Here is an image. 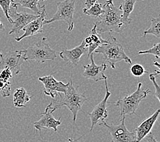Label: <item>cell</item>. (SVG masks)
<instances>
[{
    "instance_id": "e575fe53",
    "label": "cell",
    "mask_w": 160,
    "mask_h": 142,
    "mask_svg": "<svg viewBox=\"0 0 160 142\" xmlns=\"http://www.w3.org/2000/svg\"><path fill=\"white\" fill-rule=\"evenodd\" d=\"M66 142H71V139H70V138H69V139H68V141H66Z\"/></svg>"
},
{
    "instance_id": "5b68a950",
    "label": "cell",
    "mask_w": 160,
    "mask_h": 142,
    "mask_svg": "<svg viewBox=\"0 0 160 142\" xmlns=\"http://www.w3.org/2000/svg\"><path fill=\"white\" fill-rule=\"evenodd\" d=\"M56 58V51L51 48L45 37L32 47L25 49V61L33 60L38 63H44L46 61H54Z\"/></svg>"
},
{
    "instance_id": "f546056e",
    "label": "cell",
    "mask_w": 160,
    "mask_h": 142,
    "mask_svg": "<svg viewBox=\"0 0 160 142\" xmlns=\"http://www.w3.org/2000/svg\"><path fill=\"white\" fill-rule=\"evenodd\" d=\"M97 1H98V0H86L85 3L86 8H89L90 6L94 4L95 3H96Z\"/></svg>"
},
{
    "instance_id": "52a82bcc",
    "label": "cell",
    "mask_w": 160,
    "mask_h": 142,
    "mask_svg": "<svg viewBox=\"0 0 160 142\" xmlns=\"http://www.w3.org/2000/svg\"><path fill=\"white\" fill-rule=\"evenodd\" d=\"M125 116H122L120 123L117 125L112 124H108L104 120L102 121V123H100V126L107 129L111 135L112 140L110 142H136V130H134L133 131L128 130L125 124Z\"/></svg>"
},
{
    "instance_id": "7a4b0ae2",
    "label": "cell",
    "mask_w": 160,
    "mask_h": 142,
    "mask_svg": "<svg viewBox=\"0 0 160 142\" xmlns=\"http://www.w3.org/2000/svg\"><path fill=\"white\" fill-rule=\"evenodd\" d=\"M107 40L108 43L99 46L94 52L102 54L113 69L115 68V64L121 61H125L130 65L132 64L131 59L126 55L122 45L118 43L115 36L109 35Z\"/></svg>"
},
{
    "instance_id": "484cf974",
    "label": "cell",
    "mask_w": 160,
    "mask_h": 142,
    "mask_svg": "<svg viewBox=\"0 0 160 142\" xmlns=\"http://www.w3.org/2000/svg\"><path fill=\"white\" fill-rule=\"evenodd\" d=\"M12 2V0H0V7H1L2 11L3 13H4L8 21L10 24H12V21L9 17V10Z\"/></svg>"
},
{
    "instance_id": "5bb4252c",
    "label": "cell",
    "mask_w": 160,
    "mask_h": 142,
    "mask_svg": "<svg viewBox=\"0 0 160 142\" xmlns=\"http://www.w3.org/2000/svg\"><path fill=\"white\" fill-rule=\"evenodd\" d=\"M47 12H46L45 7L43 8L41 14L39 15L38 17L34 19L33 21L30 22L26 26H25L22 30H23V34L20 37H17L15 40L17 42H19L21 40L24 39L27 37H32L34 35H36L38 34L43 32V25L44 21L46 20V17H47Z\"/></svg>"
},
{
    "instance_id": "ba28073f",
    "label": "cell",
    "mask_w": 160,
    "mask_h": 142,
    "mask_svg": "<svg viewBox=\"0 0 160 142\" xmlns=\"http://www.w3.org/2000/svg\"><path fill=\"white\" fill-rule=\"evenodd\" d=\"M0 68H8L13 75H17L21 71V66L25 62V49L8 51L0 56Z\"/></svg>"
},
{
    "instance_id": "8992f818",
    "label": "cell",
    "mask_w": 160,
    "mask_h": 142,
    "mask_svg": "<svg viewBox=\"0 0 160 142\" xmlns=\"http://www.w3.org/2000/svg\"><path fill=\"white\" fill-rule=\"evenodd\" d=\"M76 0H64L57 3L58 10L51 19L45 20L44 25L55 21H63L68 25V29L71 32L74 29L73 17L75 11Z\"/></svg>"
},
{
    "instance_id": "e0dca14e",
    "label": "cell",
    "mask_w": 160,
    "mask_h": 142,
    "mask_svg": "<svg viewBox=\"0 0 160 142\" xmlns=\"http://www.w3.org/2000/svg\"><path fill=\"white\" fill-rule=\"evenodd\" d=\"M136 2V0H123L119 8V10L121 13L122 22L126 27L132 21V19L129 18V16L134 10Z\"/></svg>"
},
{
    "instance_id": "4316f807",
    "label": "cell",
    "mask_w": 160,
    "mask_h": 142,
    "mask_svg": "<svg viewBox=\"0 0 160 142\" xmlns=\"http://www.w3.org/2000/svg\"><path fill=\"white\" fill-rule=\"evenodd\" d=\"M159 43H156L153 45V47L151 48L150 49L145 50V51H140L138 53L139 55H147V54H151L154 55L156 59L158 60L159 58L160 53H159Z\"/></svg>"
},
{
    "instance_id": "d590c367",
    "label": "cell",
    "mask_w": 160,
    "mask_h": 142,
    "mask_svg": "<svg viewBox=\"0 0 160 142\" xmlns=\"http://www.w3.org/2000/svg\"><path fill=\"white\" fill-rule=\"evenodd\" d=\"M2 55V53H1V52H0V56H1Z\"/></svg>"
},
{
    "instance_id": "4dcf8cb0",
    "label": "cell",
    "mask_w": 160,
    "mask_h": 142,
    "mask_svg": "<svg viewBox=\"0 0 160 142\" xmlns=\"http://www.w3.org/2000/svg\"><path fill=\"white\" fill-rule=\"evenodd\" d=\"M84 41H85V43L87 45V46H88V45H89L91 43V38L89 36H87V37H86L85 38V40H84Z\"/></svg>"
},
{
    "instance_id": "3957f363",
    "label": "cell",
    "mask_w": 160,
    "mask_h": 142,
    "mask_svg": "<svg viewBox=\"0 0 160 142\" xmlns=\"http://www.w3.org/2000/svg\"><path fill=\"white\" fill-rule=\"evenodd\" d=\"M85 94L78 92L72 84V78L70 81V84L68 86L66 92L64 94V97L59 101L58 104L55 106L56 109H58L63 106L68 107L73 116L74 124L77 120V117L78 111L81 109L84 103L88 101Z\"/></svg>"
},
{
    "instance_id": "83f0119b",
    "label": "cell",
    "mask_w": 160,
    "mask_h": 142,
    "mask_svg": "<svg viewBox=\"0 0 160 142\" xmlns=\"http://www.w3.org/2000/svg\"><path fill=\"white\" fill-rule=\"evenodd\" d=\"M12 72L8 68H4L1 69L0 71V78L5 82H10V79L12 78Z\"/></svg>"
},
{
    "instance_id": "d4e9b609",
    "label": "cell",
    "mask_w": 160,
    "mask_h": 142,
    "mask_svg": "<svg viewBox=\"0 0 160 142\" xmlns=\"http://www.w3.org/2000/svg\"><path fill=\"white\" fill-rule=\"evenodd\" d=\"M130 68V71L132 75H134L136 77H140L142 76L144 74L148 73V72L144 69V68L141 64H132Z\"/></svg>"
},
{
    "instance_id": "ac0fdd59",
    "label": "cell",
    "mask_w": 160,
    "mask_h": 142,
    "mask_svg": "<svg viewBox=\"0 0 160 142\" xmlns=\"http://www.w3.org/2000/svg\"><path fill=\"white\" fill-rule=\"evenodd\" d=\"M32 96L27 92L24 87L17 88L14 92L13 104L15 107L21 108L25 107L26 104L30 101Z\"/></svg>"
},
{
    "instance_id": "cb8c5ba5",
    "label": "cell",
    "mask_w": 160,
    "mask_h": 142,
    "mask_svg": "<svg viewBox=\"0 0 160 142\" xmlns=\"http://www.w3.org/2000/svg\"><path fill=\"white\" fill-rule=\"evenodd\" d=\"M156 71L154 73H151L149 75V79L153 83V86L155 87V97L158 100V101L160 102V87L159 86V85L158 84L157 82H156V77H157V76H158L160 73V71L159 69L158 68L157 71Z\"/></svg>"
},
{
    "instance_id": "d6a6232c",
    "label": "cell",
    "mask_w": 160,
    "mask_h": 142,
    "mask_svg": "<svg viewBox=\"0 0 160 142\" xmlns=\"http://www.w3.org/2000/svg\"><path fill=\"white\" fill-rule=\"evenodd\" d=\"M71 142H81L79 141V139H71Z\"/></svg>"
},
{
    "instance_id": "9c48e42d",
    "label": "cell",
    "mask_w": 160,
    "mask_h": 142,
    "mask_svg": "<svg viewBox=\"0 0 160 142\" xmlns=\"http://www.w3.org/2000/svg\"><path fill=\"white\" fill-rule=\"evenodd\" d=\"M17 8L18 6L12 2L9 10V17L12 21V28L9 32L10 35L13 34H18L25 26L39 16L27 13H18Z\"/></svg>"
},
{
    "instance_id": "836d02e7",
    "label": "cell",
    "mask_w": 160,
    "mask_h": 142,
    "mask_svg": "<svg viewBox=\"0 0 160 142\" xmlns=\"http://www.w3.org/2000/svg\"><path fill=\"white\" fill-rule=\"evenodd\" d=\"M153 64H154V65H155V66H157L158 68H159V64L157 62H155L153 63Z\"/></svg>"
},
{
    "instance_id": "30bf717a",
    "label": "cell",
    "mask_w": 160,
    "mask_h": 142,
    "mask_svg": "<svg viewBox=\"0 0 160 142\" xmlns=\"http://www.w3.org/2000/svg\"><path fill=\"white\" fill-rule=\"evenodd\" d=\"M56 110L55 107H52V103L46 107L44 112L41 113V118L39 120L33 123L34 128L36 130V133L41 132L42 129H53L55 132L58 130V126L62 124L61 118L58 120L53 117L52 113Z\"/></svg>"
},
{
    "instance_id": "277c9868",
    "label": "cell",
    "mask_w": 160,
    "mask_h": 142,
    "mask_svg": "<svg viewBox=\"0 0 160 142\" xmlns=\"http://www.w3.org/2000/svg\"><path fill=\"white\" fill-rule=\"evenodd\" d=\"M150 92L148 89L143 90L142 88V83L140 82L134 93L118 100L115 103V105L119 108L121 116L136 114V111L138 108L140 103L142 99L147 97Z\"/></svg>"
},
{
    "instance_id": "f1b7e54d",
    "label": "cell",
    "mask_w": 160,
    "mask_h": 142,
    "mask_svg": "<svg viewBox=\"0 0 160 142\" xmlns=\"http://www.w3.org/2000/svg\"><path fill=\"white\" fill-rule=\"evenodd\" d=\"M147 137V142H158L157 140H156L155 138L153 137V134H152L151 132L148 134V135L146 136Z\"/></svg>"
},
{
    "instance_id": "7c38bea8",
    "label": "cell",
    "mask_w": 160,
    "mask_h": 142,
    "mask_svg": "<svg viewBox=\"0 0 160 142\" xmlns=\"http://www.w3.org/2000/svg\"><path fill=\"white\" fill-rule=\"evenodd\" d=\"M38 80L44 85V95L51 97L52 98H55L58 95L61 97V94L66 93L70 84V82L67 84L58 82L52 75L40 77Z\"/></svg>"
},
{
    "instance_id": "603a6c76",
    "label": "cell",
    "mask_w": 160,
    "mask_h": 142,
    "mask_svg": "<svg viewBox=\"0 0 160 142\" xmlns=\"http://www.w3.org/2000/svg\"><path fill=\"white\" fill-rule=\"evenodd\" d=\"M11 82H5L0 78V95L3 98L8 97L10 95Z\"/></svg>"
},
{
    "instance_id": "1f68e13d",
    "label": "cell",
    "mask_w": 160,
    "mask_h": 142,
    "mask_svg": "<svg viewBox=\"0 0 160 142\" xmlns=\"http://www.w3.org/2000/svg\"><path fill=\"white\" fill-rule=\"evenodd\" d=\"M3 29H4V26H3V24L1 21V18H0V32H1Z\"/></svg>"
},
{
    "instance_id": "44dd1931",
    "label": "cell",
    "mask_w": 160,
    "mask_h": 142,
    "mask_svg": "<svg viewBox=\"0 0 160 142\" xmlns=\"http://www.w3.org/2000/svg\"><path fill=\"white\" fill-rule=\"evenodd\" d=\"M83 13L93 18H100L104 13L103 5L98 3H95L89 8H85L82 10Z\"/></svg>"
},
{
    "instance_id": "7402d4cb",
    "label": "cell",
    "mask_w": 160,
    "mask_h": 142,
    "mask_svg": "<svg viewBox=\"0 0 160 142\" xmlns=\"http://www.w3.org/2000/svg\"><path fill=\"white\" fill-rule=\"evenodd\" d=\"M160 18L153 17L151 18V25L148 29L144 32L143 36L145 37L147 34H152L158 39L160 38Z\"/></svg>"
},
{
    "instance_id": "6da1fadb",
    "label": "cell",
    "mask_w": 160,
    "mask_h": 142,
    "mask_svg": "<svg viewBox=\"0 0 160 142\" xmlns=\"http://www.w3.org/2000/svg\"><path fill=\"white\" fill-rule=\"evenodd\" d=\"M103 9L104 13L100 20L95 23L98 33H121L126 28L122 22L121 13L114 6L112 0H108L103 5Z\"/></svg>"
},
{
    "instance_id": "9a60e30c",
    "label": "cell",
    "mask_w": 160,
    "mask_h": 142,
    "mask_svg": "<svg viewBox=\"0 0 160 142\" xmlns=\"http://www.w3.org/2000/svg\"><path fill=\"white\" fill-rule=\"evenodd\" d=\"M87 51V46L83 40L81 45L77 46V47H76L74 49H63L59 53V56L65 62L74 65V66H77L79 62L81 56L85 54Z\"/></svg>"
},
{
    "instance_id": "ffe728a7",
    "label": "cell",
    "mask_w": 160,
    "mask_h": 142,
    "mask_svg": "<svg viewBox=\"0 0 160 142\" xmlns=\"http://www.w3.org/2000/svg\"><path fill=\"white\" fill-rule=\"evenodd\" d=\"M46 0H12V2L17 6H21L31 10L36 15H40L45 5L40 6V2H44Z\"/></svg>"
},
{
    "instance_id": "d6986e66",
    "label": "cell",
    "mask_w": 160,
    "mask_h": 142,
    "mask_svg": "<svg viewBox=\"0 0 160 142\" xmlns=\"http://www.w3.org/2000/svg\"><path fill=\"white\" fill-rule=\"evenodd\" d=\"M91 38V43L87 46V51H88V57L91 54L94 53V51L96 50L99 46L101 45L108 43L107 40H104L102 38L100 34L97 32L96 29V24H93V28L91 29L90 36Z\"/></svg>"
},
{
    "instance_id": "4fadbf2b",
    "label": "cell",
    "mask_w": 160,
    "mask_h": 142,
    "mask_svg": "<svg viewBox=\"0 0 160 142\" xmlns=\"http://www.w3.org/2000/svg\"><path fill=\"white\" fill-rule=\"evenodd\" d=\"M91 63L83 66L85 71L83 72V76L87 79H92L95 82L104 80L106 76L104 75L106 69L107 68V64L103 63L101 65H97L94 62L93 53L89 56Z\"/></svg>"
},
{
    "instance_id": "8fae6325",
    "label": "cell",
    "mask_w": 160,
    "mask_h": 142,
    "mask_svg": "<svg viewBox=\"0 0 160 142\" xmlns=\"http://www.w3.org/2000/svg\"><path fill=\"white\" fill-rule=\"evenodd\" d=\"M104 81L106 90L104 98H103V100L100 103H99L98 104L94 107L92 112L88 113L91 122L90 131H92L94 126L98 123H99V122L105 120V119L107 118L108 115V111L106 106H107L108 100L110 97V95H111V92H110L108 90L107 83V76L104 79Z\"/></svg>"
},
{
    "instance_id": "2e32d148",
    "label": "cell",
    "mask_w": 160,
    "mask_h": 142,
    "mask_svg": "<svg viewBox=\"0 0 160 142\" xmlns=\"http://www.w3.org/2000/svg\"><path fill=\"white\" fill-rule=\"evenodd\" d=\"M159 113L160 109H158L149 118H147L146 120L142 122V123L135 129L136 133V142H140V141H142L151 132V129L153 127L154 124L158 120Z\"/></svg>"
}]
</instances>
